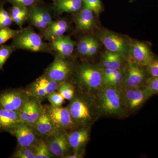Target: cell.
Masks as SVG:
<instances>
[{
	"instance_id": "5",
	"label": "cell",
	"mask_w": 158,
	"mask_h": 158,
	"mask_svg": "<svg viewBox=\"0 0 158 158\" xmlns=\"http://www.w3.org/2000/svg\"><path fill=\"white\" fill-rule=\"evenodd\" d=\"M153 93L146 86L133 88H126L121 92V101L123 108L130 110L141 107Z\"/></svg>"
},
{
	"instance_id": "36",
	"label": "cell",
	"mask_w": 158,
	"mask_h": 158,
	"mask_svg": "<svg viewBox=\"0 0 158 158\" xmlns=\"http://www.w3.org/2000/svg\"><path fill=\"white\" fill-rule=\"evenodd\" d=\"M30 9L28 7L13 6L9 11L12 20L15 18L24 15H29Z\"/></svg>"
},
{
	"instance_id": "31",
	"label": "cell",
	"mask_w": 158,
	"mask_h": 158,
	"mask_svg": "<svg viewBox=\"0 0 158 158\" xmlns=\"http://www.w3.org/2000/svg\"><path fill=\"white\" fill-rule=\"evenodd\" d=\"M34 98L31 97L28 100L25 104L23 106L19 111L20 118L21 122L25 123L34 105Z\"/></svg>"
},
{
	"instance_id": "17",
	"label": "cell",
	"mask_w": 158,
	"mask_h": 158,
	"mask_svg": "<svg viewBox=\"0 0 158 158\" xmlns=\"http://www.w3.org/2000/svg\"><path fill=\"white\" fill-rule=\"evenodd\" d=\"M67 137L70 149L74 152H81L89 140L90 133L87 128L82 127L67 133Z\"/></svg>"
},
{
	"instance_id": "11",
	"label": "cell",
	"mask_w": 158,
	"mask_h": 158,
	"mask_svg": "<svg viewBox=\"0 0 158 158\" xmlns=\"http://www.w3.org/2000/svg\"><path fill=\"white\" fill-rule=\"evenodd\" d=\"M143 67L135 63L131 58H129L123 81L125 89L139 88L144 84L145 85L148 79L147 72Z\"/></svg>"
},
{
	"instance_id": "10",
	"label": "cell",
	"mask_w": 158,
	"mask_h": 158,
	"mask_svg": "<svg viewBox=\"0 0 158 158\" xmlns=\"http://www.w3.org/2000/svg\"><path fill=\"white\" fill-rule=\"evenodd\" d=\"M59 84L44 74L29 85L26 90L29 96L41 101L47 98L50 94L56 90Z\"/></svg>"
},
{
	"instance_id": "24",
	"label": "cell",
	"mask_w": 158,
	"mask_h": 158,
	"mask_svg": "<svg viewBox=\"0 0 158 158\" xmlns=\"http://www.w3.org/2000/svg\"><path fill=\"white\" fill-rule=\"evenodd\" d=\"M34 147L36 158H56L49 150L45 140L42 138L38 140Z\"/></svg>"
},
{
	"instance_id": "21",
	"label": "cell",
	"mask_w": 158,
	"mask_h": 158,
	"mask_svg": "<svg viewBox=\"0 0 158 158\" xmlns=\"http://www.w3.org/2000/svg\"><path fill=\"white\" fill-rule=\"evenodd\" d=\"M82 0H56L54 3V10L57 15L62 13H75L82 8Z\"/></svg>"
},
{
	"instance_id": "34",
	"label": "cell",
	"mask_w": 158,
	"mask_h": 158,
	"mask_svg": "<svg viewBox=\"0 0 158 158\" xmlns=\"http://www.w3.org/2000/svg\"><path fill=\"white\" fill-rule=\"evenodd\" d=\"M84 6L93 11L94 14L98 15L102 10L101 0H82Z\"/></svg>"
},
{
	"instance_id": "2",
	"label": "cell",
	"mask_w": 158,
	"mask_h": 158,
	"mask_svg": "<svg viewBox=\"0 0 158 158\" xmlns=\"http://www.w3.org/2000/svg\"><path fill=\"white\" fill-rule=\"evenodd\" d=\"M121 91L117 87H104L99 89L98 106L108 116H120L124 113L121 101Z\"/></svg>"
},
{
	"instance_id": "27",
	"label": "cell",
	"mask_w": 158,
	"mask_h": 158,
	"mask_svg": "<svg viewBox=\"0 0 158 158\" xmlns=\"http://www.w3.org/2000/svg\"><path fill=\"white\" fill-rule=\"evenodd\" d=\"M125 72L121 69L118 70L113 76L103 82L102 86L104 87H117L123 83L124 80Z\"/></svg>"
},
{
	"instance_id": "38",
	"label": "cell",
	"mask_w": 158,
	"mask_h": 158,
	"mask_svg": "<svg viewBox=\"0 0 158 158\" xmlns=\"http://www.w3.org/2000/svg\"><path fill=\"white\" fill-rule=\"evenodd\" d=\"M145 86L154 94H158V77H150L146 81Z\"/></svg>"
},
{
	"instance_id": "8",
	"label": "cell",
	"mask_w": 158,
	"mask_h": 158,
	"mask_svg": "<svg viewBox=\"0 0 158 158\" xmlns=\"http://www.w3.org/2000/svg\"><path fill=\"white\" fill-rule=\"evenodd\" d=\"M106 48L109 52L120 54L125 56L129 52L130 44L120 35L113 32L103 31L97 34Z\"/></svg>"
},
{
	"instance_id": "41",
	"label": "cell",
	"mask_w": 158,
	"mask_h": 158,
	"mask_svg": "<svg viewBox=\"0 0 158 158\" xmlns=\"http://www.w3.org/2000/svg\"><path fill=\"white\" fill-rule=\"evenodd\" d=\"M83 157V154L82 152H74L72 154H69L66 156L65 158H81Z\"/></svg>"
},
{
	"instance_id": "22",
	"label": "cell",
	"mask_w": 158,
	"mask_h": 158,
	"mask_svg": "<svg viewBox=\"0 0 158 158\" xmlns=\"http://www.w3.org/2000/svg\"><path fill=\"white\" fill-rule=\"evenodd\" d=\"M19 122V111L0 109V130L9 131Z\"/></svg>"
},
{
	"instance_id": "28",
	"label": "cell",
	"mask_w": 158,
	"mask_h": 158,
	"mask_svg": "<svg viewBox=\"0 0 158 158\" xmlns=\"http://www.w3.org/2000/svg\"><path fill=\"white\" fill-rule=\"evenodd\" d=\"M13 158H36L34 146L28 147L19 146L13 154Z\"/></svg>"
},
{
	"instance_id": "29",
	"label": "cell",
	"mask_w": 158,
	"mask_h": 158,
	"mask_svg": "<svg viewBox=\"0 0 158 158\" xmlns=\"http://www.w3.org/2000/svg\"><path fill=\"white\" fill-rule=\"evenodd\" d=\"M19 30H13L9 27L0 28V46L4 44L9 40L14 38Z\"/></svg>"
},
{
	"instance_id": "1",
	"label": "cell",
	"mask_w": 158,
	"mask_h": 158,
	"mask_svg": "<svg viewBox=\"0 0 158 158\" xmlns=\"http://www.w3.org/2000/svg\"><path fill=\"white\" fill-rule=\"evenodd\" d=\"M11 45L15 50H25L35 52H45L50 49L49 45L31 27L21 29L12 38Z\"/></svg>"
},
{
	"instance_id": "25",
	"label": "cell",
	"mask_w": 158,
	"mask_h": 158,
	"mask_svg": "<svg viewBox=\"0 0 158 158\" xmlns=\"http://www.w3.org/2000/svg\"><path fill=\"white\" fill-rule=\"evenodd\" d=\"M44 106L41 104V101L34 98L33 107L26 123L32 127L41 115Z\"/></svg>"
},
{
	"instance_id": "39",
	"label": "cell",
	"mask_w": 158,
	"mask_h": 158,
	"mask_svg": "<svg viewBox=\"0 0 158 158\" xmlns=\"http://www.w3.org/2000/svg\"><path fill=\"white\" fill-rule=\"evenodd\" d=\"M13 6L28 7L36 5L38 0H9Z\"/></svg>"
},
{
	"instance_id": "9",
	"label": "cell",
	"mask_w": 158,
	"mask_h": 158,
	"mask_svg": "<svg viewBox=\"0 0 158 158\" xmlns=\"http://www.w3.org/2000/svg\"><path fill=\"white\" fill-rule=\"evenodd\" d=\"M72 71V67L66 58L56 55L53 62L46 70L45 75L60 83L66 81Z\"/></svg>"
},
{
	"instance_id": "35",
	"label": "cell",
	"mask_w": 158,
	"mask_h": 158,
	"mask_svg": "<svg viewBox=\"0 0 158 158\" xmlns=\"http://www.w3.org/2000/svg\"><path fill=\"white\" fill-rule=\"evenodd\" d=\"M47 98L53 106H62L65 101V98L58 91H54L47 96Z\"/></svg>"
},
{
	"instance_id": "14",
	"label": "cell",
	"mask_w": 158,
	"mask_h": 158,
	"mask_svg": "<svg viewBox=\"0 0 158 158\" xmlns=\"http://www.w3.org/2000/svg\"><path fill=\"white\" fill-rule=\"evenodd\" d=\"M27 21L31 25L38 29L43 34L53 20L52 15L47 9L35 5L30 9Z\"/></svg>"
},
{
	"instance_id": "6",
	"label": "cell",
	"mask_w": 158,
	"mask_h": 158,
	"mask_svg": "<svg viewBox=\"0 0 158 158\" xmlns=\"http://www.w3.org/2000/svg\"><path fill=\"white\" fill-rule=\"evenodd\" d=\"M46 113L57 131H64L74 128L75 124L68 108L44 106Z\"/></svg>"
},
{
	"instance_id": "32",
	"label": "cell",
	"mask_w": 158,
	"mask_h": 158,
	"mask_svg": "<svg viewBox=\"0 0 158 158\" xmlns=\"http://www.w3.org/2000/svg\"><path fill=\"white\" fill-rule=\"evenodd\" d=\"M92 37H83L79 41L77 44V51L80 55L84 56H88V51Z\"/></svg>"
},
{
	"instance_id": "18",
	"label": "cell",
	"mask_w": 158,
	"mask_h": 158,
	"mask_svg": "<svg viewBox=\"0 0 158 158\" xmlns=\"http://www.w3.org/2000/svg\"><path fill=\"white\" fill-rule=\"evenodd\" d=\"M32 127L38 136L45 139L59 131L56 129L49 118L44 106L41 115Z\"/></svg>"
},
{
	"instance_id": "3",
	"label": "cell",
	"mask_w": 158,
	"mask_h": 158,
	"mask_svg": "<svg viewBox=\"0 0 158 158\" xmlns=\"http://www.w3.org/2000/svg\"><path fill=\"white\" fill-rule=\"evenodd\" d=\"M67 108L77 127H86L93 121V106L87 96L75 95Z\"/></svg>"
},
{
	"instance_id": "4",
	"label": "cell",
	"mask_w": 158,
	"mask_h": 158,
	"mask_svg": "<svg viewBox=\"0 0 158 158\" xmlns=\"http://www.w3.org/2000/svg\"><path fill=\"white\" fill-rule=\"evenodd\" d=\"M77 81L86 90L99 89L102 86V69L89 64H82L77 74Z\"/></svg>"
},
{
	"instance_id": "23",
	"label": "cell",
	"mask_w": 158,
	"mask_h": 158,
	"mask_svg": "<svg viewBox=\"0 0 158 158\" xmlns=\"http://www.w3.org/2000/svg\"><path fill=\"white\" fill-rule=\"evenodd\" d=\"M124 57L120 54L105 52L102 56V64L105 69L113 70H121Z\"/></svg>"
},
{
	"instance_id": "30",
	"label": "cell",
	"mask_w": 158,
	"mask_h": 158,
	"mask_svg": "<svg viewBox=\"0 0 158 158\" xmlns=\"http://www.w3.org/2000/svg\"><path fill=\"white\" fill-rule=\"evenodd\" d=\"M14 50H15L12 45L3 44L0 46V70L2 69L4 64Z\"/></svg>"
},
{
	"instance_id": "12",
	"label": "cell",
	"mask_w": 158,
	"mask_h": 158,
	"mask_svg": "<svg viewBox=\"0 0 158 158\" xmlns=\"http://www.w3.org/2000/svg\"><path fill=\"white\" fill-rule=\"evenodd\" d=\"M49 150L56 157L65 158L69 153L70 146L66 131H59L46 138Z\"/></svg>"
},
{
	"instance_id": "20",
	"label": "cell",
	"mask_w": 158,
	"mask_h": 158,
	"mask_svg": "<svg viewBox=\"0 0 158 158\" xmlns=\"http://www.w3.org/2000/svg\"><path fill=\"white\" fill-rule=\"evenodd\" d=\"M94 14L92 10L85 6H83L78 11L75 18L77 29L81 31L91 30L94 24Z\"/></svg>"
},
{
	"instance_id": "42",
	"label": "cell",
	"mask_w": 158,
	"mask_h": 158,
	"mask_svg": "<svg viewBox=\"0 0 158 158\" xmlns=\"http://www.w3.org/2000/svg\"><path fill=\"white\" fill-rule=\"evenodd\" d=\"M0 1H1V0H0Z\"/></svg>"
},
{
	"instance_id": "13",
	"label": "cell",
	"mask_w": 158,
	"mask_h": 158,
	"mask_svg": "<svg viewBox=\"0 0 158 158\" xmlns=\"http://www.w3.org/2000/svg\"><path fill=\"white\" fill-rule=\"evenodd\" d=\"M9 132L16 137L19 146H34L39 139L33 127L24 122L19 123Z\"/></svg>"
},
{
	"instance_id": "26",
	"label": "cell",
	"mask_w": 158,
	"mask_h": 158,
	"mask_svg": "<svg viewBox=\"0 0 158 158\" xmlns=\"http://www.w3.org/2000/svg\"><path fill=\"white\" fill-rule=\"evenodd\" d=\"M56 90L67 100H71L75 96L74 87L66 81L60 83Z\"/></svg>"
},
{
	"instance_id": "19",
	"label": "cell",
	"mask_w": 158,
	"mask_h": 158,
	"mask_svg": "<svg viewBox=\"0 0 158 158\" xmlns=\"http://www.w3.org/2000/svg\"><path fill=\"white\" fill-rule=\"evenodd\" d=\"M69 27V24L65 19L52 21L43 34L44 38V40L50 42L55 38L64 35L68 31Z\"/></svg>"
},
{
	"instance_id": "33",
	"label": "cell",
	"mask_w": 158,
	"mask_h": 158,
	"mask_svg": "<svg viewBox=\"0 0 158 158\" xmlns=\"http://www.w3.org/2000/svg\"><path fill=\"white\" fill-rule=\"evenodd\" d=\"M13 23L9 12L5 10L3 6H0V28L9 27Z\"/></svg>"
},
{
	"instance_id": "37",
	"label": "cell",
	"mask_w": 158,
	"mask_h": 158,
	"mask_svg": "<svg viewBox=\"0 0 158 158\" xmlns=\"http://www.w3.org/2000/svg\"><path fill=\"white\" fill-rule=\"evenodd\" d=\"M145 67L151 77H158V57L154 56Z\"/></svg>"
},
{
	"instance_id": "15",
	"label": "cell",
	"mask_w": 158,
	"mask_h": 158,
	"mask_svg": "<svg viewBox=\"0 0 158 158\" xmlns=\"http://www.w3.org/2000/svg\"><path fill=\"white\" fill-rule=\"evenodd\" d=\"M130 58L141 66H146L154 56L149 45L145 43L135 41L129 47Z\"/></svg>"
},
{
	"instance_id": "7",
	"label": "cell",
	"mask_w": 158,
	"mask_h": 158,
	"mask_svg": "<svg viewBox=\"0 0 158 158\" xmlns=\"http://www.w3.org/2000/svg\"><path fill=\"white\" fill-rule=\"evenodd\" d=\"M31 96L26 90L9 89L0 93V109L19 111Z\"/></svg>"
},
{
	"instance_id": "40",
	"label": "cell",
	"mask_w": 158,
	"mask_h": 158,
	"mask_svg": "<svg viewBox=\"0 0 158 158\" xmlns=\"http://www.w3.org/2000/svg\"><path fill=\"white\" fill-rule=\"evenodd\" d=\"M99 44L98 42L94 37H91V41L88 51V56H92L97 52L98 51Z\"/></svg>"
},
{
	"instance_id": "16",
	"label": "cell",
	"mask_w": 158,
	"mask_h": 158,
	"mask_svg": "<svg viewBox=\"0 0 158 158\" xmlns=\"http://www.w3.org/2000/svg\"><path fill=\"white\" fill-rule=\"evenodd\" d=\"M50 48L64 58L70 56L73 53L76 43L70 37L63 35L50 41Z\"/></svg>"
}]
</instances>
